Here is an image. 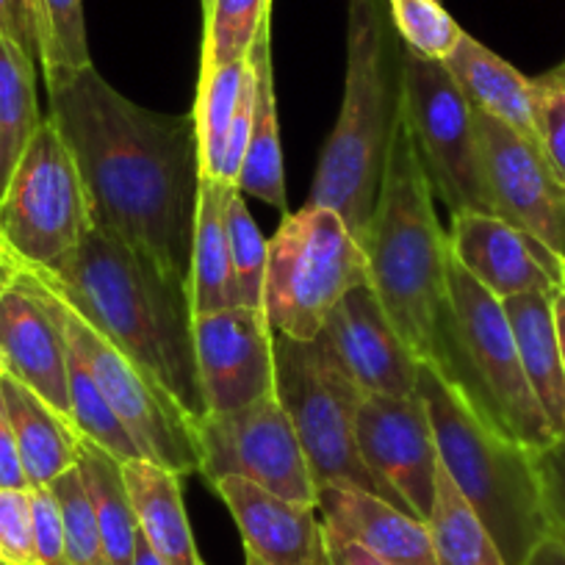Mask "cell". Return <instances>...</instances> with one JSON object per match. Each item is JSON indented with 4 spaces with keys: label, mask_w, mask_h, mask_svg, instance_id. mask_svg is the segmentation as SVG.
Wrapping results in <instances>:
<instances>
[{
    "label": "cell",
    "mask_w": 565,
    "mask_h": 565,
    "mask_svg": "<svg viewBox=\"0 0 565 565\" xmlns=\"http://www.w3.org/2000/svg\"><path fill=\"white\" fill-rule=\"evenodd\" d=\"M51 114L73 153L92 225L106 227L189 282L203 156L194 108L136 106L95 67L47 84Z\"/></svg>",
    "instance_id": "cell-1"
},
{
    "label": "cell",
    "mask_w": 565,
    "mask_h": 565,
    "mask_svg": "<svg viewBox=\"0 0 565 565\" xmlns=\"http://www.w3.org/2000/svg\"><path fill=\"white\" fill-rule=\"evenodd\" d=\"M29 269L136 366L159 380L194 422L209 416L194 355V311L186 280L97 225L62 260L47 269Z\"/></svg>",
    "instance_id": "cell-2"
},
{
    "label": "cell",
    "mask_w": 565,
    "mask_h": 565,
    "mask_svg": "<svg viewBox=\"0 0 565 565\" xmlns=\"http://www.w3.org/2000/svg\"><path fill=\"white\" fill-rule=\"evenodd\" d=\"M361 247L369 260V282L394 328L418 361L444 372L455 352L449 236L438 222L436 194L402 108L377 209Z\"/></svg>",
    "instance_id": "cell-3"
},
{
    "label": "cell",
    "mask_w": 565,
    "mask_h": 565,
    "mask_svg": "<svg viewBox=\"0 0 565 565\" xmlns=\"http://www.w3.org/2000/svg\"><path fill=\"white\" fill-rule=\"evenodd\" d=\"M402 108V42L388 0H350L347 86L313 178L311 203L333 209L361 242L372 225Z\"/></svg>",
    "instance_id": "cell-4"
},
{
    "label": "cell",
    "mask_w": 565,
    "mask_h": 565,
    "mask_svg": "<svg viewBox=\"0 0 565 565\" xmlns=\"http://www.w3.org/2000/svg\"><path fill=\"white\" fill-rule=\"evenodd\" d=\"M416 391L430 413L444 471L491 532L504 563L521 565L548 535L532 449L499 430L430 363H422Z\"/></svg>",
    "instance_id": "cell-5"
},
{
    "label": "cell",
    "mask_w": 565,
    "mask_h": 565,
    "mask_svg": "<svg viewBox=\"0 0 565 565\" xmlns=\"http://www.w3.org/2000/svg\"><path fill=\"white\" fill-rule=\"evenodd\" d=\"M449 306L455 352L444 377L458 385L471 405L526 449L557 441L541 402L521 366L513 328L502 300L486 291L449 253Z\"/></svg>",
    "instance_id": "cell-6"
},
{
    "label": "cell",
    "mask_w": 565,
    "mask_h": 565,
    "mask_svg": "<svg viewBox=\"0 0 565 565\" xmlns=\"http://www.w3.org/2000/svg\"><path fill=\"white\" fill-rule=\"evenodd\" d=\"M366 280V253L347 222L333 209L308 203L269 238L264 317L275 335L311 341L330 311Z\"/></svg>",
    "instance_id": "cell-7"
},
{
    "label": "cell",
    "mask_w": 565,
    "mask_h": 565,
    "mask_svg": "<svg viewBox=\"0 0 565 565\" xmlns=\"http://www.w3.org/2000/svg\"><path fill=\"white\" fill-rule=\"evenodd\" d=\"M275 394L295 424L317 491L324 486H352L383 497V488L363 466L358 449L363 391L322 333L311 341L277 335Z\"/></svg>",
    "instance_id": "cell-8"
},
{
    "label": "cell",
    "mask_w": 565,
    "mask_h": 565,
    "mask_svg": "<svg viewBox=\"0 0 565 565\" xmlns=\"http://www.w3.org/2000/svg\"><path fill=\"white\" fill-rule=\"evenodd\" d=\"M36 282L42 286L53 313L62 322L67 341L84 358L108 405L114 407V413H117L125 430L130 433L136 447L141 449V458L161 466V469L175 471L181 477L200 471L203 452H200L198 422L178 405L175 396L159 380L150 377L125 352H119L62 295H56L40 277H36Z\"/></svg>",
    "instance_id": "cell-9"
},
{
    "label": "cell",
    "mask_w": 565,
    "mask_h": 565,
    "mask_svg": "<svg viewBox=\"0 0 565 565\" xmlns=\"http://www.w3.org/2000/svg\"><path fill=\"white\" fill-rule=\"evenodd\" d=\"M402 119L422 159L433 194L449 214H491L475 108L441 62L402 47Z\"/></svg>",
    "instance_id": "cell-10"
},
{
    "label": "cell",
    "mask_w": 565,
    "mask_h": 565,
    "mask_svg": "<svg viewBox=\"0 0 565 565\" xmlns=\"http://www.w3.org/2000/svg\"><path fill=\"white\" fill-rule=\"evenodd\" d=\"M92 227L84 181L62 130L45 117L0 200V242L20 264L47 269Z\"/></svg>",
    "instance_id": "cell-11"
},
{
    "label": "cell",
    "mask_w": 565,
    "mask_h": 565,
    "mask_svg": "<svg viewBox=\"0 0 565 565\" xmlns=\"http://www.w3.org/2000/svg\"><path fill=\"white\" fill-rule=\"evenodd\" d=\"M200 475L214 486L238 477L275 497L317 504V486L308 469L295 424L277 399L266 394L231 413H209L198 422Z\"/></svg>",
    "instance_id": "cell-12"
},
{
    "label": "cell",
    "mask_w": 565,
    "mask_h": 565,
    "mask_svg": "<svg viewBox=\"0 0 565 565\" xmlns=\"http://www.w3.org/2000/svg\"><path fill=\"white\" fill-rule=\"evenodd\" d=\"M358 449L391 504L422 521L430 519L441 455L418 391L411 396H363L358 411Z\"/></svg>",
    "instance_id": "cell-13"
},
{
    "label": "cell",
    "mask_w": 565,
    "mask_h": 565,
    "mask_svg": "<svg viewBox=\"0 0 565 565\" xmlns=\"http://www.w3.org/2000/svg\"><path fill=\"white\" fill-rule=\"evenodd\" d=\"M0 369L70 418L67 335L36 277L0 242Z\"/></svg>",
    "instance_id": "cell-14"
},
{
    "label": "cell",
    "mask_w": 565,
    "mask_h": 565,
    "mask_svg": "<svg viewBox=\"0 0 565 565\" xmlns=\"http://www.w3.org/2000/svg\"><path fill=\"white\" fill-rule=\"evenodd\" d=\"M493 216L521 227L565 258V186L535 139L475 111Z\"/></svg>",
    "instance_id": "cell-15"
},
{
    "label": "cell",
    "mask_w": 565,
    "mask_h": 565,
    "mask_svg": "<svg viewBox=\"0 0 565 565\" xmlns=\"http://www.w3.org/2000/svg\"><path fill=\"white\" fill-rule=\"evenodd\" d=\"M194 355L209 413H231L275 394V339L260 308L194 313Z\"/></svg>",
    "instance_id": "cell-16"
},
{
    "label": "cell",
    "mask_w": 565,
    "mask_h": 565,
    "mask_svg": "<svg viewBox=\"0 0 565 565\" xmlns=\"http://www.w3.org/2000/svg\"><path fill=\"white\" fill-rule=\"evenodd\" d=\"M452 258L497 300L515 295H554L565 286V258L502 216L452 214Z\"/></svg>",
    "instance_id": "cell-17"
},
{
    "label": "cell",
    "mask_w": 565,
    "mask_h": 565,
    "mask_svg": "<svg viewBox=\"0 0 565 565\" xmlns=\"http://www.w3.org/2000/svg\"><path fill=\"white\" fill-rule=\"evenodd\" d=\"M322 335L363 396L416 394L422 361L394 328L369 280L330 311Z\"/></svg>",
    "instance_id": "cell-18"
},
{
    "label": "cell",
    "mask_w": 565,
    "mask_h": 565,
    "mask_svg": "<svg viewBox=\"0 0 565 565\" xmlns=\"http://www.w3.org/2000/svg\"><path fill=\"white\" fill-rule=\"evenodd\" d=\"M244 537V552L264 565H324V521L317 504L289 502L238 477L214 482Z\"/></svg>",
    "instance_id": "cell-19"
},
{
    "label": "cell",
    "mask_w": 565,
    "mask_h": 565,
    "mask_svg": "<svg viewBox=\"0 0 565 565\" xmlns=\"http://www.w3.org/2000/svg\"><path fill=\"white\" fill-rule=\"evenodd\" d=\"M324 526L361 543L385 565H438L427 521L352 486L319 488Z\"/></svg>",
    "instance_id": "cell-20"
},
{
    "label": "cell",
    "mask_w": 565,
    "mask_h": 565,
    "mask_svg": "<svg viewBox=\"0 0 565 565\" xmlns=\"http://www.w3.org/2000/svg\"><path fill=\"white\" fill-rule=\"evenodd\" d=\"M0 399L12 422L31 488H47L56 477L78 466L81 433L75 430V424L3 369H0Z\"/></svg>",
    "instance_id": "cell-21"
},
{
    "label": "cell",
    "mask_w": 565,
    "mask_h": 565,
    "mask_svg": "<svg viewBox=\"0 0 565 565\" xmlns=\"http://www.w3.org/2000/svg\"><path fill=\"white\" fill-rule=\"evenodd\" d=\"M122 469L139 519V532L153 546L161 563L205 565L183 504L181 475L161 469L150 460H130Z\"/></svg>",
    "instance_id": "cell-22"
},
{
    "label": "cell",
    "mask_w": 565,
    "mask_h": 565,
    "mask_svg": "<svg viewBox=\"0 0 565 565\" xmlns=\"http://www.w3.org/2000/svg\"><path fill=\"white\" fill-rule=\"evenodd\" d=\"M513 328L530 388L557 438H565V366L554 328L552 295H515L502 300Z\"/></svg>",
    "instance_id": "cell-23"
},
{
    "label": "cell",
    "mask_w": 565,
    "mask_h": 565,
    "mask_svg": "<svg viewBox=\"0 0 565 565\" xmlns=\"http://www.w3.org/2000/svg\"><path fill=\"white\" fill-rule=\"evenodd\" d=\"M444 67L449 70V75L475 111L510 125L526 139H535L530 78L521 75L513 64L488 51L471 34H463L452 56L444 62Z\"/></svg>",
    "instance_id": "cell-24"
},
{
    "label": "cell",
    "mask_w": 565,
    "mask_h": 565,
    "mask_svg": "<svg viewBox=\"0 0 565 565\" xmlns=\"http://www.w3.org/2000/svg\"><path fill=\"white\" fill-rule=\"evenodd\" d=\"M271 36L269 23L260 29L249 47V64L255 73V108L253 134H249L247 159L236 189L242 194L264 200L271 209L286 211V172H282L280 128H277V97L275 75H271Z\"/></svg>",
    "instance_id": "cell-25"
},
{
    "label": "cell",
    "mask_w": 565,
    "mask_h": 565,
    "mask_svg": "<svg viewBox=\"0 0 565 565\" xmlns=\"http://www.w3.org/2000/svg\"><path fill=\"white\" fill-rule=\"evenodd\" d=\"M225 194L227 186L203 175L198 222H194L192 271H189V295H192L194 313H211L238 306L231 269V247H227Z\"/></svg>",
    "instance_id": "cell-26"
},
{
    "label": "cell",
    "mask_w": 565,
    "mask_h": 565,
    "mask_svg": "<svg viewBox=\"0 0 565 565\" xmlns=\"http://www.w3.org/2000/svg\"><path fill=\"white\" fill-rule=\"evenodd\" d=\"M122 466V460L114 458L100 444L81 436L78 469L89 488L103 546H106L111 565H134L136 541H139V519H136Z\"/></svg>",
    "instance_id": "cell-27"
},
{
    "label": "cell",
    "mask_w": 565,
    "mask_h": 565,
    "mask_svg": "<svg viewBox=\"0 0 565 565\" xmlns=\"http://www.w3.org/2000/svg\"><path fill=\"white\" fill-rule=\"evenodd\" d=\"M36 58L0 34V200L42 122Z\"/></svg>",
    "instance_id": "cell-28"
},
{
    "label": "cell",
    "mask_w": 565,
    "mask_h": 565,
    "mask_svg": "<svg viewBox=\"0 0 565 565\" xmlns=\"http://www.w3.org/2000/svg\"><path fill=\"white\" fill-rule=\"evenodd\" d=\"M427 526H430L438 565H508L491 532L477 519L444 466L438 469L436 502Z\"/></svg>",
    "instance_id": "cell-29"
},
{
    "label": "cell",
    "mask_w": 565,
    "mask_h": 565,
    "mask_svg": "<svg viewBox=\"0 0 565 565\" xmlns=\"http://www.w3.org/2000/svg\"><path fill=\"white\" fill-rule=\"evenodd\" d=\"M247 58L244 62L222 64V67L200 70L198 100H194V117H198L200 156H203V175L220 178L225 141L231 134V122L236 117L238 97H242L244 81H247Z\"/></svg>",
    "instance_id": "cell-30"
},
{
    "label": "cell",
    "mask_w": 565,
    "mask_h": 565,
    "mask_svg": "<svg viewBox=\"0 0 565 565\" xmlns=\"http://www.w3.org/2000/svg\"><path fill=\"white\" fill-rule=\"evenodd\" d=\"M67 383H70V422L75 424V430L89 441L100 444L103 449L119 458L122 463L130 460H145L141 449L125 430L122 422L117 418L114 407L103 396L100 385L92 377L89 366L84 358L78 355L73 344L67 341Z\"/></svg>",
    "instance_id": "cell-31"
},
{
    "label": "cell",
    "mask_w": 565,
    "mask_h": 565,
    "mask_svg": "<svg viewBox=\"0 0 565 565\" xmlns=\"http://www.w3.org/2000/svg\"><path fill=\"white\" fill-rule=\"evenodd\" d=\"M36 62L45 84L92 67L84 0H34Z\"/></svg>",
    "instance_id": "cell-32"
},
{
    "label": "cell",
    "mask_w": 565,
    "mask_h": 565,
    "mask_svg": "<svg viewBox=\"0 0 565 565\" xmlns=\"http://www.w3.org/2000/svg\"><path fill=\"white\" fill-rule=\"evenodd\" d=\"M225 227L238 306L264 311V277L269 242L264 238L260 227L255 225L253 214L244 203V194L236 186H227L225 194Z\"/></svg>",
    "instance_id": "cell-33"
},
{
    "label": "cell",
    "mask_w": 565,
    "mask_h": 565,
    "mask_svg": "<svg viewBox=\"0 0 565 565\" xmlns=\"http://www.w3.org/2000/svg\"><path fill=\"white\" fill-rule=\"evenodd\" d=\"M271 0H214L205 12L203 67L244 62L255 36L269 23Z\"/></svg>",
    "instance_id": "cell-34"
},
{
    "label": "cell",
    "mask_w": 565,
    "mask_h": 565,
    "mask_svg": "<svg viewBox=\"0 0 565 565\" xmlns=\"http://www.w3.org/2000/svg\"><path fill=\"white\" fill-rule=\"evenodd\" d=\"M388 14L402 47L427 62H447L466 34L441 0H388Z\"/></svg>",
    "instance_id": "cell-35"
},
{
    "label": "cell",
    "mask_w": 565,
    "mask_h": 565,
    "mask_svg": "<svg viewBox=\"0 0 565 565\" xmlns=\"http://www.w3.org/2000/svg\"><path fill=\"white\" fill-rule=\"evenodd\" d=\"M56 497L64 521V537H67V554L73 565H111L106 546H103L100 526H97L95 504H92L89 488H86L81 469L64 471L62 477L47 486Z\"/></svg>",
    "instance_id": "cell-36"
},
{
    "label": "cell",
    "mask_w": 565,
    "mask_h": 565,
    "mask_svg": "<svg viewBox=\"0 0 565 565\" xmlns=\"http://www.w3.org/2000/svg\"><path fill=\"white\" fill-rule=\"evenodd\" d=\"M530 95L537 148L565 186V62L530 78Z\"/></svg>",
    "instance_id": "cell-37"
},
{
    "label": "cell",
    "mask_w": 565,
    "mask_h": 565,
    "mask_svg": "<svg viewBox=\"0 0 565 565\" xmlns=\"http://www.w3.org/2000/svg\"><path fill=\"white\" fill-rule=\"evenodd\" d=\"M0 563L36 565L31 488H0Z\"/></svg>",
    "instance_id": "cell-38"
},
{
    "label": "cell",
    "mask_w": 565,
    "mask_h": 565,
    "mask_svg": "<svg viewBox=\"0 0 565 565\" xmlns=\"http://www.w3.org/2000/svg\"><path fill=\"white\" fill-rule=\"evenodd\" d=\"M31 510H34L36 565H73L67 554L62 510L51 488H31Z\"/></svg>",
    "instance_id": "cell-39"
},
{
    "label": "cell",
    "mask_w": 565,
    "mask_h": 565,
    "mask_svg": "<svg viewBox=\"0 0 565 565\" xmlns=\"http://www.w3.org/2000/svg\"><path fill=\"white\" fill-rule=\"evenodd\" d=\"M532 455L541 480L548 535L565 543V438H557L543 449H532Z\"/></svg>",
    "instance_id": "cell-40"
},
{
    "label": "cell",
    "mask_w": 565,
    "mask_h": 565,
    "mask_svg": "<svg viewBox=\"0 0 565 565\" xmlns=\"http://www.w3.org/2000/svg\"><path fill=\"white\" fill-rule=\"evenodd\" d=\"M0 34H7L36 58L34 0H0Z\"/></svg>",
    "instance_id": "cell-41"
},
{
    "label": "cell",
    "mask_w": 565,
    "mask_h": 565,
    "mask_svg": "<svg viewBox=\"0 0 565 565\" xmlns=\"http://www.w3.org/2000/svg\"><path fill=\"white\" fill-rule=\"evenodd\" d=\"M0 488H31L3 399H0Z\"/></svg>",
    "instance_id": "cell-42"
},
{
    "label": "cell",
    "mask_w": 565,
    "mask_h": 565,
    "mask_svg": "<svg viewBox=\"0 0 565 565\" xmlns=\"http://www.w3.org/2000/svg\"><path fill=\"white\" fill-rule=\"evenodd\" d=\"M324 543H328V563L324 565H385L383 559L374 557L361 543L339 535L330 526H324Z\"/></svg>",
    "instance_id": "cell-43"
},
{
    "label": "cell",
    "mask_w": 565,
    "mask_h": 565,
    "mask_svg": "<svg viewBox=\"0 0 565 565\" xmlns=\"http://www.w3.org/2000/svg\"><path fill=\"white\" fill-rule=\"evenodd\" d=\"M521 565H565V543L559 537L546 535L535 543L526 559Z\"/></svg>",
    "instance_id": "cell-44"
},
{
    "label": "cell",
    "mask_w": 565,
    "mask_h": 565,
    "mask_svg": "<svg viewBox=\"0 0 565 565\" xmlns=\"http://www.w3.org/2000/svg\"><path fill=\"white\" fill-rule=\"evenodd\" d=\"M552 308H554V328H557V341H559V355H563V366H565V286L552 295Z\"/></svg>",
    "instance_id": "cell-45"
},
{
    "label": "cell",
    "mask_w": 565,
    "mask_h": 565,
    "mask_svg": "<svg viewBox=\"0 0 565 565\" xmlns=\"http://www.w3.org/2000/svg\"><path fill=\"white\" fill-rule=\"evenodd\" d=\"M134 565H164L159 559V554L153 552V546H150V543L145 541V535H141V532H139V541H136Z\"/></svg>",
    "instance_id": "cell-46"
},
{
    "label": "cell",
    "mask_w": 565,
    "mask_h": 565,
    "mask_svg": "<svg viewBox=\"0 0 565 565\" xmlns=\"http://www.w3.org/2000/svg\"><path fill=\"white\" fill-rule=\"evenodd\" d=\"M244 557H247L244 559V565H264L258 557H255V554H249V552H244Z\"/></svg>",
    "instance_id": "cell-47"
},
{
    "label": "cell",
    "mask_w": 565,
    "mask_h": 565,
    "mask_svg": "<svg viewBox=\"0 0 565 565\" xmlns=\"http://www.w3.org/2000/svg\"><path fill=\"white\" fill-rule=\"evenodd\" d=\"M211 3H214V0H203V14L209 12V9H211Z\"/></svg>",
    "instance_id": "cell-48"
},
{
    "label": "cell",
    "mask_w": 565,
    "mask_h": 565,
    "mask_svg": "<svg viewBox=\"0 0 565 565\" xmlns=\"http://www.w3.org/2000/svg\"><path fill=\"white\" fill-rule=\"evenodd\" d=\"M0 565H7V563H0Z\"/></svg>",
    "instance_id": "cell-49"
}]
</instances>
